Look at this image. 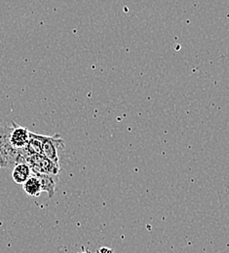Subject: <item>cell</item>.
Returning a JSON list of instances; mask_svg holds the SVG:
<instances>
[{
    "instance_id": "cell-7",
    "label": "cell",
    "mask_w": 229,
    "mask_h": 253,
    "mask_svg": "<svg viewBox=\"0 0 229 253\" xmlns=\"http://www.w3.org/2000/svg\"><path fill=\"white\" fill-rule=\"evenodd\" d=\"M23 190L27 195L31 197H39L42 193L40 181L33 174L23 184Z\"/></svg>"
},
{
    "instance_id": "cell-2",
    "label": "cell",
    "mask_w": 229,
    "mask_h": 253,
    "mask_svg": "<svg viewBox=\"0 0 229 253\" xmlns=\"http://www.w3.org/2000/svg\"><path fill=\"white\" fill-rule=\"evenodd\" d=\"M25 163H27L32 168L33 173L58 175L61 171V167L59 165H56L55 163L46 158L42 154L27 155L25 159Z\"/></svg>"
},
{
    "instance_id": "cell-5",
    "label": "cell",
    "mask_w": 229,
    "mask_h": 253,
    "mask_svg": "<svg viewBox=\"0 0 229 253\" xmlns=\"http://www.w3.org/2000/svg\"><path fill=\"white\" fill-rule=\"evenodd\" d=\"M33 174L39 179L42 192H46L48 195V198L52 199L56 194L58 175L44 174V173H33Z\"/></svg>"
},
{
    "instance_id": "cell-1",
    "label": "cell",
    "mask_w": 229,
    "mask_h": 253,
    "mask_svg": "<svg viewBox=\"0 0 229 253\" xmlns=\"http://www.w3.org/2000/svg\"><path fill=\"white\" fill-rule=\"evenodd\" d=\"M12 128V123L11 126H0V169L14 167L18 163H24L23 149L17 150L10 144Z\"/></svg>"
},
{
    "instance_id": "cell-3",
    "label": "cell",
    "mask_w": 229,
    "mask_h": 253,
    "mask_svg": "<svg viewBox=\"0 0 229 253\" xmlns=\"http://www.w3.org/2000/svg\"><path fill=\"white\" fill-rule=\"evenodd\" d=\"M64 139L59 134L56 135H42V152L41 154L51 160L56 165L60 166L58 148L64 147Z\"/></svg>"
},
{
    "instance_id": "cell-6",
    "label": "cell",
    "mask_w": 229,
    "mask_h": 253,
    "mask_svg": "<svg viewBox=\"0 0 229 253\" xmlns=\"http://www.w3.org/2000/svg\"><path fill=\"white\" fill-rule=\"evenodd\" d=\"M32 175V168L27 163H18L13 167L12 178L17 184H24Z\"/></svg>"
},
{
    "instance_id": "cell-4",
    "label": "cell",
    "mask_w": 229,
    "mask_h": 253,
    "mask_svg": "<svg viewBox=\"0 0 229 253\" xmlns=\"http://www.w3.org/2000/svg\"><path fill=\"white\" fill-rule=\"evenodd\" d=\"M11 123L13 128L10 134V144L13 148L17 150H22L29 143L31 131L27 127L19 126L13 121Z\"/></svg>"
},
{
    "instance_id": "cell-8",
    "label": "cell",
    "mask_w": 229,
    "mask_h": 253,
    "mask_svg": "<svg viewBox=\"0 0 229 253\" xmlns=\"http://www.w3.org/2000/svg\"><path fill=\"white\" fill-rule=\"evenodd\" d=\"M99 253H112V250H110L108 248H101L99 250Z\"/></svg>"
}]
</instances>
